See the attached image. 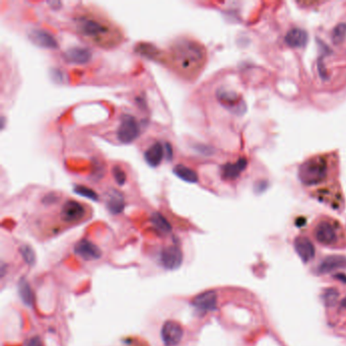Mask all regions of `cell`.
<instances>
[{
  "label": "cell",
  "instance_id": "9",
  "mask_svg": "<svg viewBox=\"0 0 346 346\" xmlns=\"http://www.w3.org/2000/svg\"><path fill=\"white\" fill-rule=\"evenodd\" d=\"M29 40L39 47L46 49H56L58 48L57 40L53 37L52 33L45 29L41 28H32L28 31Z\"/></svg>",
  "mask_w": 346,
  "mask_h": 346
},
{
  "label": "cell",
  "instance_id": "19",
  "mask_svg": "<svg viewBox=\"0 0 346 346\" xmlns=\"http://www.w3.org/2000/svg\"><path fill=\"white\" fill-rule=\"evenodd\" d=\"M174 174L180 178L181 180L188 182V183H197L198 182V175L195 170L192 168L183 165V164H178L174 167L172 169Z\"/></svg>",
  "mask_w": 346,
  "mask_h": 346
},
{
  "label": "cell",
  "instance_id": "5",
  "mask_svg": "<svg viewBox=\"0 0 346 346\" xmlns=\"http://www.w3.org/2000/svg\"><path fill=\"white\" fill-rule=\"evenodd\" d=\"M139 135V128L137 121L130 115H123L118 127L117 136L122 143H130L134 141Z\"/></svg>",
  "mask_w": 346,
  "mask_h": 346
},
{
  "label": "cell",
  "instance_id": "24",
  "mask_svg": "<svg viewBox=\"0 0 346 346\" xmlns=\"http://www.w3.org/2000/svg\"><path fill=\"white\" fill-rule=\"evenodd\" d=\"M20 253H21L23 260L25 261V263L27 265H33V263L36 261V256H34L33 250L29 246H27V245L22 246L20 248Z\"/></svg>",
  "mask_w": 346,
  "mask_h": 346
},
{
  "label": "cell",
  "instance_id": "25",
  "mask_svg": "<svg viewBox=\"0 0 346 346\" xmlns=\"http://www.w3.org/2000/svg\"><path fill=\"white\" fill-rule=\"evenodd\" d=\"M74 192L77 193L80 196H83L85 198L91 199L93 201L97 200V195L95 194V192L92 191L91 189L85 187V186H75L74 187Z\"/></svg>",
  "mask_w": 346,
  "mask_h": 346
},
{
  "label": "cell",
  "instance_id": "2",
  "mask_svg": "<svg viewBox=\"0 0 346 346\" xmlns=\"http://www.w3.org/2000/svg\"><path fill=\"white\" fill-rule=\"evenodd\" d=\"M335 162L331 154H318L306 159L298 169L300 182L306 186H319L325 183L334 169Z\"/></svg>",
  "mask_w": 346,
  "mask_h": 346
},
{
  "label": "cell",
  "instance_id": "10",
  "mask_svg": "<svg viewBox=\"0 0 346 346\" xmlns=\"http://www.w3.org/2000/svg\"><path fill=\"white\" fill-rule=\"evenodd\" d=\"M74 252L77 256L87 261L96 260L101 257L100 249L88 239L79 240L74 247Z\"/></svg>",
  "mask_w": 346,
  "mask_h": 346
},
{
  "label": "cell",
  "instance_id": "3",
  "mask_svg": "<svg viewBox=\"0 0 346 346\" xmlns=\"http://www.w3.org/2000/svg\"><path fill=\"white\" fill-rule=\"evenodd\" d=\"M77 31L84 38L96 44H106V39L112 33L111 27L94 16L81 15L76 19Z\"/></svg>",
  "mask_w": 346,
  "mask_h": 346
},
{
  "label": "cell",
  "instance_id": "7",
  "mask_svg": "<svg viewBox=\"0 0 346 346\" xmlns=\"http://www.w3.org/2000/svg\"><path fill=\"white\" fill-rule=\"evenodd\" d=\"M86 213L85 207L74 200H68L66 201L61 209V218L65 222H77L81 220Z\"/></svg>",
  "mask_w": 346,
  "mask_h": 346
},
{
  "label": "cell",
  "instance_id": "18",
  "mask_svg": "<svg viewBox=\"0 0 346 346\" xmlns=\"http://www.w3.org/2000/svg\"><path fill=\"white\" fill-rule=\"evenodd\" d=\"M107 207L113 214H118L122 212L124 208V199H123L122 194L116 190L112 191L109 194Z\"/></svg>",
  "mask_w": 346,
  "mask_h": 346
},
{
  "label": "cell",
  "instance_id": "8",
  "mask_svg": "<svg viewBox=\"0 0 346 346\" xmlns=\"http://www.w3.org/2000/svg\"><path fill=\"white\" fill-rule=\"evenodd\" d=\"M160 262L168 270L179 268L183 262V253L178 246H169L162 249L160 253Z\"/></svg>",
  "mask_w": 346,
  "mask_h": 346
},
{
  "label": "cell",
  "instance_id": "21",
  "mask_svg": "<svg viewBox=\"0 0 346 346\" xmlns=\"http://www.w3.org/2000/svg\"><path fill=\"white\" fill-rule=\"evenodd\" d=\"M151 222L162 233H168L171 230V226L168 223V221L165 219L164 216H162L158 212L152 213V215H151Z\"/></svg>",
  "mask_w": 346,
  "mask_h": 346
},
{
  "label": "cell",
  "instance_id": "15",
  "mask_svg": "<svg viewBox=\"0 0 346 346\" xmlns=\"http://www.w3.org/2000/svg\"><path fill=\"white\" fill-rule=\"evenodd\" d=\"M163 157V146L160 142L153 143L145 152H144V158L145 161L150 166H157Z\"/></svg>",
  "mask_w": 346,
  "mask_h": 346
},
{
  "label": "cell",
  "instance_id": "26",
  "mask_svg": "<svg viewBox=\"0 0 346 346\" xmlns=\"http://www.w3.org/2000/svg\"><path fill=\"white\" fill-rule=\"evenodd\" d=\"M218 99L222 102V103H233L235 100H236V94L232 91H223V90H220L218 92Z\"/></svg>",
  "mask_w": 346,
  "mask_h": 346
},
{
  "label": "cell",
  "instance_id": "4",
  "mask_svg": "<svg viewBox=\"0 0 346 346\" xmlns=\"http://www.w3.org/2000/svg\"><path fill=\"white\" fill-rule=\"evenodd\" d=\"M339 229L340 225L338 222L332 219H322L316 224L314 228V235L322 245L332 246L338 240Z\"/></svg>",
  "mask_w": 346,
  "mask_h": 346
},
{
  "label": "cell",
  "instance_id": "31",
  "mask_svg": "<svg viewBox=\"0 0 346 346\" xmlns=\"http://www.w3.org/2000/svg\"><path fill=\"white\" fill-rule=\"evenodd\" d=\"M341 306H342L343 308H346V297L342 299V301H341Z\"/></svg>",
  "mask_w": 346,
  "mask_h": 346
},
{
  "label": "cell",
  "instance_id": "23",
  "mask_svg": "<svg viewBox=\"0 0 346 346\" xmlns=\"http://www.w3.org/2000/svg\"><path fill=\"white\" fill-rule=\"evenodd\" d=\"M339 296V292L335 288H328L323 293V300L326 305L333 306L336 304Z\"/></svg>",
  "mask_w": 346,
  "mask_h": 346
},
{
  "label": "cell",
  "instance_id": "12",
  "mask_svg": "<svg viewBox=\"0 0 346 346\" xmlns=\"http://www.w3.org/2000/svg\"><path fill=\"white\" fill-rule=\"evenodd\" d=\"M294 248L302 262L307 263L315 256V248L312 241L305 236H298L294 240Z\"/></svg>",
  "mask_w": 346,
  "mask_h": 346
},
{
  "label": "cell",
  "instance_id": "1",
  "mask_svg": "<svg viewBox=\"0 0 346 346\" xmlns=\"http://www.w3.org/2000/svg\"><path fill=\"white\" fill-rule=\"evenodd\" d=\"M205 57L206 53L203 46L189 39L176 41L170 49L172 64L179 71L186 74L197 72L204 64Z\"/></svg>",
  "mask_w": 346,
  "mask_h": 346
},
{
  "label": "cell",
  "instance_id": "16",
  "mask_svg": "<svg viewBox=\"0 0 346 346\" xmlns=\"http://www.w3.org/2000/svg\"><path fill=\"white\" fill-rule=\"evenodd\" d=\"M286 43L292 48L303 47L307 41V33L301 28H291L285 36Z\"/></svg>",
  "mask_w": 346,
  "mask_h": 346
},
{
  "label": "cell",
  "instance_id": "30",
  "mask_svg": "<svg viewBox=\"0 0 346 346\" xmlns=\"http://www.w3.org/2000/svg\"><path fill=\"white\" fill-rule=\"evenodd\" d=\"M26 346H44V345L39 336H33L28 340Z\"/></svg>",
  "mask_w": 346,
  "mask_h": 346
},
{
  "label": "cell",
  "instance_id": "13",
  "mask_svg": "<svg viewBox=\"0 0 346 346\" xmlns=\"http://www.w3.org/2000/svg\"><path fill=\"white\" fill-rule=\"evenodd\" d=\"M91 53L88 49L86 48H81V47H73L68 49L64 53V58L74 64H85L90 60Z\"/></svg>",
  "mask_w": 346,
  "mask_h": 346
},
{
  "label": "cell",
  "instance_id": "27",
  "mask_svg": "<svg viewBox=\"0 0 346 346\" xmlns=\"http://www.w3.org/2000/svg\"><path fill=\"white\" fill-rule=\"evenodd\" d=\"M113 175H114V178H115L116 182H117L120 186H122V185L125 184V182H126V174H125V171H124L119 165L114 166V168H113Z\"/></svg>",
  "mask_w": 346,
  "mask_h": 346
},
{
  "label": "cell",
  "instance_id": "6",
  "mask_svg": "<svg viewBox=\"0 0 346 346\" xmlns=\"http://www.w3.org/2000/svg\"><path fill=\"white\" fill-rule=\"evenodd\" d=\"M160 335L165 346H177L184 336V329L177 321L167 320L161 327Z\"/></svg>",
  "mask_w": 346,
  "mask_h": 346
},
{
  "label": "cell",
  "instance_id": "11",
  "mask_svg": "<svg viewBox=\"0 0 346 346\" xmlns=\"http://www.w3.org/2000/svg\"><path fill=\"white\" fill-rule=\"evenodd\" d=\"M217 303V295L215 291L208 290L205 292H202L194 297L193 299V305L201 310V312H209L213 310L216 307Z\"/></svg>",
  "mask_w": 346,
  "mask_h": 346
},
{
  "label": "cell",
  "instance_id": "29",
  "mask_svg": "<svg viewBox=\"0 0 346 346\" xmlns=\"http://www.w3.org/2000/svg\"><path fill=\"white\" fill-rule=\"evenodd\" d=\"M57 200H58V196L55 193H50L44 197L43 202L45 204H51V203H55Z\"/></svg>",
  "mask_w": 346,
  "mask_h": 346
},
{
  "label": "cell",
  "instance_id": "14",
  "mask_svg": "<svg viewBox=\"0 0 346 346\" xmlns=\"http://www.w3.org/2000/svg\"><path fill=\"white\" fill-rule=\"evenodd\" d=\"M346 267V257L344 256H330L327 257L318 267L320 273H328L333 270Z\"/></svg>",
  "mask_w": 346,
  "mask_h": 346
},
{
  "label": "cell",
  "instance_id": "28",
  "mask_svg": "<svg viewBox=\"0 0 346 346\" xmlns=\"http://www.w3.org/2000/svg\"><path fill=\"white\" fill-rule=\"evenodd\" d=\"M345 33H346V24L341 23V24L337 25V27L334 30V34H333L335 42H341L343 40Z\"/></svg>",
  "mask_w": 346,
  "mask_h": 346
},
{
  "label": "cell",
  "instance_id": "17",
  "mask_svg": "<svg viewBox=\"0 0 346 346\" xmlns=\"http://www.w3.org/2000/svg\"><path fill=\"white\" fill-rule=\"evenodd\" d=\"M246 165L247 160L245 158H240L234 163H226L222 167V177L227 180H233L239 176L240 171L245 169Z\"/></svg>",
  "mask_w": 346,
  "mask_h": 346
},
{
  "label": "cell",
  "instance_id": "20",
  "mask_svg": "<svg viewBox=\"0 0 346 346\" xmlns=\"http://www.w3.org/2000/svg\"><path fill=\"white\" fill-rule=\"evenodd\" d=\"M18 290H19V295L23 303L27 306H31L33 302V293L31 291V288L27 281L25 279H21L18 285Z\"/></svg>",
  "mask_w": 346,
  "mask_h": 346
},
{
  "label": "cell",
  "instance_id": "22",
  "mask_svg": "<svg viewBox=\"0 0 346 346\" xmlns=\"http://www.w3.org/2000/svg\"><path fill=\"white\" fill-rule=\"evenodd\" d=\"M137 51L148 57V58H152V59H157L159 57V51L152 45L150 44H145V43H141L139 45H137Z\"/></svg>",
  "mask_w": 346,
  "mask_h": 346
}]
</instances>
